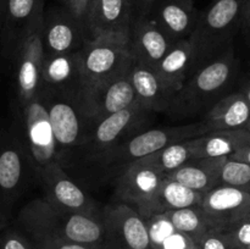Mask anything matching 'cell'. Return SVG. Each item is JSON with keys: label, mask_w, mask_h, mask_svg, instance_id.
Here are the masks:
<instances>
[{"label": "cell", "mask_w": 250, "mask_h": 249, "mask_svg": "<svg viewBox=\"0 0 250 249\" xmlns=\"http://www.w3.org/2000/svg\"><path fill=\"white\" fill-rule=\"evenodd\" d=\"M229 156L193 158L172 172L164 175L204 195L219 185V175Z\"/></svg>", "instance_id": "cb8c5ba5"}, {"label": "cell", "mask_w": 250, "mask_h": 249, "mask_svg": "<svg viewBox=\"0 0 250 249\" xmlns=\"http://www.w3.org/2000/svg\"><path fill=\"white\" fill-rule=\"evenodd\" d=\"M202 199L203 195L200 193L164 176L155 194L139 211V214L146 219L153 215L166 214L173 210L200 205Z\"/></svg>", "instance_id": "d4e9b609"}, {"label": "cell", "mask_w": 250, "mask_h": 249, "mask_svg": "<svg viewBox=\"0 0 250 249\" xmlns=\"http://www.w3.org/2000/svg\"><path fill=\"white\" fill-rule=\"evenodd\" d=\"M250 127V104L241 90L229 93L217 100L199 121L200 136L209 132L248 129Z\"/></svg>", "instance_id": "44dd1931"}, {"label": "cell", "mask_w": 250, "mask_h": 249, "mask_svg": "<svg viewBox=\"0 0 250 249\" xmlns=\"http://www.w3.org/2000/svg\"><path fill=\"white\" fill-rule=\"evenodd\" d=\"M44 0H7L0 29V53L11 62L27 38L43 24Z\"/></svg>", "instance_id": "8fae6325"}, {"label": "cell", "mask_w": 250, "mask_h": 249, "mask_svg": "<svg viewBox=\"0 0 250 249\" xmlns=\"http://www.w3.org/2000/svg\"><path fill=\"white\" fill-rule=\"evenodd\" d=\"M248 131H249V132H250V127H249V128H248ZM249 143H250V142H249Z\"/></svg>", "instance_id": "bcb514c9"}, {"label": "cell", "mask_w": 250, "mask_h": 249, "mask_svg": "<svg viewBox=\"0 0 250 249\" xmlns=\"http://www.w3.org/2000/svg\"><path fill=\"white\" fill-rule=\"evenodd\" d=\"M7 0H0V29H1L2 24V19H4V12H5V6H6Z\"/></svg>", "instance_id": "b9f144b4"}, {"label": "cell", "mask_w": 250, "mask_h": 249, "mask_svg": "<svg viewBox=\"0 0 250 249\" xmlns=\"http://www.w3.org/2000/svg\"><path fill=\"white\" fill-rule=\"evenodd\" d=\"M87 24L65 7L44 12L42 45L44 55L78 53L90 39Z\"/></svg>", "instance_id": "4fadbf2b"}, {"label": "cell", "mask_w": 250, "mask_h": 249, "mask_svg": "<svg viewBox=\"0 0 250 249\" xmlns=\"http://www.w3.org/2000/svg\"><path fill=\"white\" fill-rule=\"evenodd\" d=\"M195 54L189 39L177 42L155 66V72L175 92L194 72Z\"/></svg>", "instance_id": "4316f807"}, {"label": "cell", "mask_w": 250, "mask_h": 249, "mask_svg": "<svg viewBox=\"0 0 250 249\" xmlns=\"http://www.w3.org/2000/svg\"><path fill=\"white\" fill-rule=\"evenodd\" d=\"M229 158L233 159V160L243 161V163H247L250 165V143L246 144L244 146H242L241 149L233 153L232 155H229Z\"/></svg>", "instance_id": "f35d334b"}, {"label": "cell", "mask_w": 250, "mask_h": 249, "mask_svg": "<svg viewBox=\"0 0 250 249\" xmlns=\"http://www.w3.org/2000/svg\"><path fill=\"white\" fill-rule=\"evenodd\" d=\"M43 187L45 198L60 209L83 215H100L97 203L68 177L60 163L55 161L36 173Z\"/></svg>", "instance_id": "5bb4252c"}, {"label": "cell", "mask_w": 250, "mask_h": 249, "mask_svg": "<svg viewBox=\"0 0 250 249\" xmlns=\"http://www.w3.org/2000/svg\"><path fill=\"white\" fill-rule=\"evenodd\" d=\"M187 1H192L193 2V0H187Z\"/></svg>", "instance_id": "f6af8a7d"}, {"label": "cell", "mask_w": 250, "mask_h": 249, "mask_svg": "<svg viewBox=\"0 0 250 249\" xmlns=\"http://www.w3.org/2000/svg\"><path fill=\"white\" fill-rule=\"evenodd\" d=\"M78 56L84 88L127 75L134 61L128 38L120 36L93 37Z\"/></svg>", "instance_id": "8992f818"}, {"label": "cell", "mask_w": 250, "mask_h": 249, "mask_svg": "<svg viewBox=\"0 0 250 249\" xmlns=\"http://www.w3.org/2000/svg\"><path fill=\"white\" fill-rule=\"evenodd\" d=\"M0 249H37L36 244L15 224L0 229Z\"/></svg>", "instance_id": "d6a6232c"}, {"label": "cell", "mask_w": 250, "mask_h": 249, "mask_svg": "<svg viewBox=\"0 0 250 249\" xmlns=\"http://www.w3.org/2000/svg\"><path fill=\"white\" fill-rule=\"evenodd\" d=\"M34 244H36L37 249H103L102 247L98 246H89V244L68 241H48Z\"/></svg>", "instance_id": "8d00e7d4"}, {"label": "cell", "mask_w": 250, "mask_h": 249, "mask_svg": "<svg viewBox=\"0 0 250 249\" xmlns=\"http://www.w3.org/2000/svg\"><path fill=\"white\" fill-rule=\"evenodd\" d=\"M242 27L250 31V0H244L243 15H242Z\"/></svg>", "instance_id": "ab89813d"}, {"label": "cell", "mask_w": 250, "mask_h": 249, "mask_svg": "<svg viewBox=\"0 0 250 249\" xmlns=\"http://www.w3.org/2000/svg\"><path fill=\"white\" fill-rule=\"evenodd\" d=\"M60 1L62 4V7H65L71 14L75 15L77 19L87 24V17L92 0H60Z\"/></svg>", "instance_id": "d590c367"}, {"label": "cell", "mask_w": 250, "mask_h": 249, "mask_svg": "<svg viewBox=\"0 0 250 249\" xmlns=\"http://www.w3.org/2000/svg\"><path fill=\"white\" fill-rule=\"evenodd\" d=\"M237 249H242V248H237Z\"/></svg>", "instance_id": "7dc6e473"}, {"label": "cell", "mask_w": 250, "mask_h": 249, "mask_svg": "<svg viewBox=\"0 0 250 249\" xmlns=\"http://www.w3.org/2000/svg\"><path fill=\"white\" fill-rule=\"evenodd\" d=\"M104 249H151L143 216L134 208L111 202L102 210Z\"/></svg>", "instance_id": "9c48e42d"}, {"label": "cell", "mask_w": 250, "mask_h": 249, "mask_svg": "<svg viewBox=\"0 0 250 249\" xmlns=\"http://www.w3.org/2000/svg\"><path fill=\"white\" fill-rule=\"evenodd\" d=\"M239 62L233 45L217 58L204 63L183 82L173 95L166 114L176 119L204 114L217 100L226 95L237 77Z\"/></svg>", "instance_id": "7a4b0ae2"}, {"label": "cell", "mask_w": 250, "mask_h": 249, "mask_svg": "<svg viewBox=\"0 0 250 249\" xmlns=\"http://www.w3.org/2000/svg\"><path fill=\"white\" fill-rule=\"evenodd\" d=\"M194 246L195 243L190 237L182 232L176 231L170 237H167L158 249H190Z\"/></svg>", "instance_id": "e575fe53"}, {"label": "cell", "mask_w": 250, "mask_h": 249, "mask_svg": "<svg viewBox=\"0 0 250 249\" xmlns=\"http://www.w3.org/2000/svg\"><path fill=\"white\" fill-rule=\"evenodd\" d=\"M131 54L136 62L155 68L166 55L172 42L149 17H133L128 36Z\"/></svg>", "instance_id": "ac0fdd59"}, {"label": "cell", "mask_w": 250, "mask_h": 249, "mask_svg": "<svg viewBox=\"0 0 250 249\" xmlns=\"http://www.w3.org/2000/svg\"><path fill=\"white\" fill-rule=\"evenodd\" d=\"M15 225L33 243L68 241L102 248L104 243L102 214L83 215L66 211L51 204L45 197L27 203L20 210Z\"/></svg>", "instance_id": "6da1fadb"}, {"label": "cell", "mask_w": 250, "mask_h": 249, "mask_svg": "<svg viewBox=\"0 0 250 249\" xmlns=\"http://www.w3.org/2000/svg\"><path fill=\"white\" fill-rule=\"evenodd\" d=\"M32 161L34 171L59 161V148L42 93L23 105H15L11 124Z\"/></svg>", "instance_id": "277c9868"}, {"label": "cell", "mask_w": 250, "mask_h": 249, "mask_svg": "<svg viewBox=\"0 0 250 249\" xmlns=\"http://www.w3.org/2000/svg\"><path fill=\"white\" fill-rule=\"evenodd\" d=\"M42 81V90H53L70 97H80L84 83L78 53L44 55Z\"/></svg>", "instance_id": "ffe728a7"}, {"label": "cell", "mask_w": 250, "mask_h": 249, "mask_svg": "<svg viewBox=\"0 0 250 249\" xmlns=\"http://www.w3.org/2000/svg\"><path fill=\"white\" fill-rule=\"evenodd\" d=\"M246 249H250V244H249V246L248 247H247V248Z\"/></svg>", "instance_id": "ee69618b"}, {"label": "cell", "mask_w": 250, "mask_h": 249, "mask_svg": "<svg viewBox=\"0 0 250 249\" xmlns=\"http://www.w3.org/2000/svg\"><path fill=\"white\" fill-rule=\"evenodd\" d=\"M193 159L188 139L170 144L159 149L155 153L139 159V163L151 166L164 175L172 172L187 161Z\"/></svg>", "instance_id": "83f0119b"}, {"label": "cell", "mask_w": 250, "mask_h": 249, "mask_svg": "<svg viewBox=\"0 0 250 249\" xmlns=\"http://www.w3.org/2000/svg\"><path fill=\"white\" fill-rule=\"evenodd\" d=\"M150 17L173 44L189 39L199 17L194 2L187 0H159Z\"/></svg>", "instance_id": "603a6c76"}, {"label": "cell", "mask_w": 250, "mask_h": 249, "mask_svg": "<svg viewBox=\"0 0 250 249\" xmlns=\"http://www.w3.org/2000/svg\"><path fill=\"white\" fill-rule=\"evenodd\" d=\"M159 0H134V16L149 17Z\"/></svg>", "instance_id": "74e56055"}, {"label": "cell", "mask_w": 250, "mask_h": 249, "mask_svg": "<svg viewBox=\"0 0 250 249\" xmlns=\"http://www.w3.org/2000/svg\"><path fill=\"white\" fill-rule=\"evenodd\" d=\"M241 92L243 93L244 97L247 98V100H248L249 104H250V80L243 85V88L241 89Z\"/></svg>", "instance_id": "60d3db41"}, {"label": "cell", "mask_w": 250, "mask_h": 249, "mask_svg": "<svg viewBox=\"0 0 250 249\" xmlns=\"http://www.w3.org/2000/svg\"><path fill=\"white\" fill-rule=\"evenodd\" d=\"M78 102L92 126L110 115L137 104L136 94L128 78V73L84 88L78 97Z\"/></svg>", "instance_id": "7c38bea8"}, {"label": "cell", "mask_w": 250, "mask_h": 249, "mask_svg": "<svg viewBox=\"0 0 250 249\" xmlns=\"http://www.w3.org/2000/svg\"><path fill=\"white\" fill-rule=\"evenodd\" d=\"M33 175L31 159L14 129H0V229L11 224L12 209Z\"/></svg>", "instance_id": "5b68a950"}, {"label": "cell", "mask_w": 250, "mask_h": 249, "mask_svg": "<svg viewBox=\"0 0 250 249\" xmlns=\"http://www.w3.org/2000/svg\"><path fill=\"white\" fill-rule=\"evenodd\" d=\"M144 221L148 229L151 249H158L167 237L177 231L166 214L153 215V216L146 217Z\"/></svg>", "instance_id": "4dcf8cb0"}, {"label": "cell", "mask_w": 250, "mask_h": 249, "mask_svg": "<svg viewBox=\"0 0 250 249\" xmlns=\"http://www.w3.org/2000/svg\"><path fill=\"white\" fill-rule=\"evenodd\" d=\"M190 249H199V248H198L197 246H194V247H192V248H190Z\"/></svg>", "instance_id": "7bdbcfd3"}, {"label": "cell", "mask_w": 250, "mask_h": 249, "mask_svg": "<svg viewBox=\"0 0 250 249\" xmlns=\"http://www.w3.org/2000/svg\"><path fill=\"white\" fill-rule=\"evenodd\" d=\"M163 173L151 166L134 161L120 173L115 188V202H121L141 211L155 194Z\"/></svg>", "instance_id": "2e32d148"}, {"label": "cell", "mask_w": 250, "mask_h": 249, "mask_svg": "<svg viewBox=\"0 0 250 249\" xmlns=\"http://www.w3.org/2000/svg\"><path fill=\"white\" fill-rule=\"evenodd\" d=\"M42 98L48 111L59 151L78 148L92 127L82 111L78 98L46 89L42 90Z\"/></svg>", "instance_id": "ba28073f"}, {"label": "cell", "mask_w": 250, "mask_h": 249, "mask_svg": "<svg viewBox=\"0 0 250 249\" xmlns=\"http://www.w3.org/2000/svg\"><path fill=\"white\" fill-rule=\"evenodd\" d=\"M243 2L244 0H212L199 12L189 38L195 54L194 71L233 45L234 33L242 27Z\"/></svg>", "instance_id": "3957f363"}, {"label": "cell", "mask_w": 250, "mask_h": 249, "mask_svg": "<svg viewBox=\"0 0 250 249\" xmlns=\"http://www.w3.org/2000/svg\"><path fill=\"white\" fill-rule=\"evenodd\" d=\"M128 78L138 106L149 112L167 111L176 92L161 80L154 68L133 61Z\"/></svg>", "instance_id": "7402d4cb"}, {"label": "cell", "mask_w": 250, "mask_h": 249, "mask_svg": "<svg viewBox=\"0 0 250 249\" xmlns=\"http://www.w3.org/2000/svg\"><path fill=\"white\" fill-rule=\"evenodd\" d=\"M134 16V0H92L87 17L90 37L128 38Z\"/></svg>", "instance_id": "e0dca14e"}, {"label": "cell", "mask_w": 250, "mask_h": 249, "mask_svg": "<svg viewBox=\"0 0 250 249\" xmlns=\"http://www.w3.org/2000/svg\"><path fill=\"white\" fill-rule=\"evenodd\" d=\"M250 142L248 129H229L204 133L188 139L193 158L229 156Z\"/></svg>", "instance_id": "484cf974"}, {"label": "cell", "mask_w": 250, "mask_h": 249, "mask_svg": "<svg viewBox=\"0 0 250 249\" xmlns=\"http://www.w3.org/2000/svg\"><path fill=\"white\" fill-rule=\"evenodd\" d=\"M200 136L199 122L180 126H166L143 129L125 139L100 156L104 166L124 170L134 161L155 153L170 144Z\"/></svg>", "instance_id": "52a82bcc"}, {"label": "cell", "mask_w": 250, "mask_h": 249, "mask_svg": "<svg viewBox=\"0 0 250 249\" xmlns=\"http://www.w3.org/2000/svg\"><path fill=\"white\" fill-rule=\"evenodd\" d=\"M250 190V165L227 158L219 175V185Z\"/></svg>", "instance_id": "f546056e"}, {"label": "cell", "mask_w": 250, "mask_h": 249, "mask_svg": "<svg viewBox=\"0 0 250 249\" xmlns=\"http://www.w3.org/2000/svg\"><path fill=\"white\" fill-rule=\"evenodd\" d=\"M216 229L221 231L229 238L233 248L246 249L250 244V214L244 215Z\"/></svg>", "instance_id": "1f68e13d"}, {"label": "cell", "mask_w": 250, "mask_h": 249, "mask_svg": "<svg viewBox=\"0 0 250 249\" xmlns=\"http://www.w3.org/2000/svg\"><path fill=\"white\" fill-rule=\"evenodd\" d=\"M200 207L214 228H221L225 225L250 214V190L216 186L203 195Z\"/></svg>", "instance_id": "d6986e66"}, {"label": "cell", "mask_w": 250, "mask_h": 249, "mask_svg": "<svg viewBox=\"0 0 250 249\" xmlns=\"http://www.w3.org/2000/svg\"><path fill=\"white\" fill-rule=\"evenodd\" d=\"M42 27L43 24L24 41L11 61L17 105L26 104L42 93V66L44 56Z\"/></svg>", "instance_id": "9a60e30c"}, {"label": "cell", "mask_w": 250, "mask_h": 249, "mask_svg": "<svg viewBox=\"0 0 250 249\" xmlns=\"http://www.w3.org/2000/svg\"><path fill=\"white\" fill-rule=\"evenodd\" d=\"M166 215L171 220L175 228L190 237L194 243L209 229L214 228L200 205L173 210L166 212Z\"/></svg>", "instance_id": "f1b7e54d"}, {"label": "cell", "mask_w": 250, "mask_h": 249, "mask_svg": "<svg viewBox=\"0 0 250 249\" xmlns=\"http://www.w3.org/2000/svg\"><path fill=\"white\" fill-rule=\"evenodd\" d=\"M195 246L199 249H236L231 244L226 236L221 231L216 228H211L203 234L197 242Z\"/></svg>", "instance_id": "836d02e7"}, {"label": "cell", "mask_w": 250, "mask_h": 249, "mask_svg": "<svg viewBox=\"0 0 250 249\" xmlns=\"http://www.w3.org/2000/svg\"><path fill=\"white\" fill-rule=\"evenodd\" d=\"M151 114L153 112L146 111L136 104L110 115L90 127L84 142L78 148H83L92 154V156L100 158L112 146L124 142L132 134L138 133L146 126Z\"/></svg>", "instance_id": "30bf717a"}]
</instances>
